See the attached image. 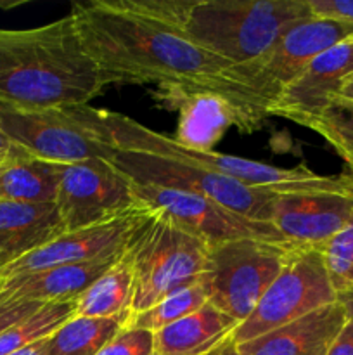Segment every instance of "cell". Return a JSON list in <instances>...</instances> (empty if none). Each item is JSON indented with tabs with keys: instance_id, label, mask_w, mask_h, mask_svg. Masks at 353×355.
<instances>
[{
	"instance_id": "obj_1",
	"label": "cell",
	"mask_w": 353,
	"mask_h": 355,
	"mask_svg": "<svg viewBox=\"0 0 353 355\" xmlns=\"http://www.w3.org/2000/svg\"><path fill=\"white\" fill-rule=\"evenodd\" d=\"M69 14L87 54L109 85L192 87L232 66L179 28L135 12L121 0L75 2Z\"/></svg>"
},
{
	"instance_id": "obj_2",
	"label": "cell",
	"mask_w": 353,
	"mask_h": 355,
	"mask_svg": "<svg viewBox=\"0 0 353 355\" xmlns=\"http://www.w3.org/2000/svg\"><path fill=\"white\" fill-rule=\"evenodd\" d=\"M109 87L71 14L24 30L0 28V103L30 110L87 106Z\"/></svg>"
},
{
	"instance_id": "obj_3",
	"label": "cell",
	"mask_w": 353,
	"mask_h": 355,
	"mask_svg": "<svg viewBox=\"0 0 353 355\" xmlns=\"http://www.w3.org/2000/svg\"><path fill=\"white\" fill-rule=\"evenodd\" d=\"M352 37L353 23L314 16L291 28L260 58L228 66L192 87L224 96L242 113L246 132L258 130L280 94L315 58Z\"/></svg>"
},
{
	"instance_id": "obj_4",
	"label": "cell",
	"mask_w": 353,
	"mask_h": 355,
	"mask_svg": "<svg viewBox=\"0 0 353 355\" xmlns=\"http://www.w3.org/2000/svg\"><path fill=\"white\" fill-rule=\"evenodd\" d=\"M92 116L102 130L104 137L114 148L189 159L211 172L220 173L256 191H266L273 194L353 191V175H345V173L320 175L305 166L282 168V166L266 165V163L239 158V156L221 155L215 151H196V149H187L176 144L170 135L151 130L125 114L92 107Z\"/></svg>"
},
{
	"instance_id": "obj_5",
	"label": "cell",
	"mask_w": 353,
	"mask_h": 355,
	"mask_svg": "<svg viewBox=\"0 0 353 355\" xmlns=\"http://www.w3.org/2000/svg\"><path fill=\"white\" fill-rule=\"evenodd\" d=\"M311 17L308 0H190L180 30L237 66L263 55L291 28Z\"/></svg>"
},
{
	"instance_id": "obj_6",
	"label": "cell",
	"mask_w": 353,
	"mask_h": 355,
	"mask_svg": "<svg viewBox=\"0 0 353 355\" xmlns=\"http://www.w3.org/2000/svg\"><path fill=\"white\" fill-rule=\"evenodd\" d=\"M208 250L206 241L172 215L141 201L123 252L134 272L132 314L147 311L175 290L199 283Z\"/></svg>"
},
{
	"instance_id": "obj_7",
	"label": "cell",
	"mask_w": 353,
	"mask_h": 355,
	"mask_svg": "<svg viewBox=\"0 0 353 355\" xmlns=\"http://www.w3.org/2000/svg\"><path fill=\"white\" fill-rule=\"evenodd\" d=\"M293 246L263 239H234L210 246L199 284L208 302L241 324L275 281Z\"/></svg>"
},
{
	"instance_id": "obj_8",
	"label": "cell",
	"mask_w": 353,
	"mask_h": 355,
	"mask_svg": "<svg viewBox=\"0 0 353 355\" xmlns=\"http://www.w3.org/2000/svg\"><path fill=\"white\" fill-rule=\"evenodd\" d=\"M0 132L28 155L59 165L109 159L113 153L89 106L30 110L0 103Z\"/></svg>"
},
{
	"instance_id": "obj_9",
	"label": "cell",
	"mask_w": 353,
	"mask_h": 355,
	"mask_svg": "<svg viewBox=\"0 0 353 355\" xmlns=\"http://www.w3.org/2000/svg\"><path fill=\"white\" fill-rule=\"evenodd\" d=\"M109 162L138 186H158L199 194L251 220L266 224L272 220V205L277 194L246 187L189 159L125 151L113 146Z\"/></svg>"
},
{
	"instance_id": "obj_10",
	"label": "cell",
	"mask_w": 353,
	"mask_h": 355,
	"mask_svg": "<svg viewBox=\"0 0 353 355\" xmlns=\"http://www.w3.org/2000/svg\"><path fill=\"white\" fill-rule=\"evenodd\" d=\"M338 302L318 250L294 248L255 311L232 333L237 345Z\"/></svg>"
},
{
	"instance_id": "obj_11",
	"label": "cell",
	"mask_w": 353,
	"mask_h": 355,
	"mask_svg": "<svg viewBox=\"0 0 353 355\" xmlns=\"http://www.w3.org/2000/svg\"><path fill=\"white\" fill-rule=\"evenodd\" d=\"M57 170L55 207L66 232L102 224L138 205L134 182L109 159L66 163L57 165Z\"/></svg>"
},
{
	"instance_id": "obj_12",
	"label": "cell",
	"mask_w": 353,
	"mask_h": 355,
	"mask_svg": "<svg viewBox=\"0 0 353 355\" xmlns=\"http://www.w3.org/2000/svg\"><path fill=\"white\" fill-rule=\"evenodd\" d=\"M134 193L142 203L165 210L179 224L199 236L210 246L234 239L284 243L272 224L242 217L224 205L199 194L138 184H134Z\"/></svg>"
},
{
	"instance_id": "obj_13",
	"label": "cell",
	"mask_w": 353,
	"mask_h": 355,
	"mask_svg": "<svg viewBox=\"0 0 353 355\" xmlns=\"http://www.w3.org/2000/svg\"><path fill=\"white\" fill-rule=\"evenodd\" d=\"M353 218V191L277 194L272 220L284 243L318 250Z\"/></svg>"
},
{
	"instance_id": "obj_14",
	"label": "cell",
	"mask_w": 353,
	"mask_h": 355,
	"mask_svg": "<svg viewBox=\"0 0 353 355\" xmlns=\"http://www.w3.org/2000/svg\"><path fill=\"white\" fill-rule=\"evenodd\" d=\"M137 208L138 205L127 214L102 224L64 232L47 245L24 255L23 259L0 269V279L52 269V267L118 259L125 252Z\"/></svg>"
},
{
	"instance_id": "obj_15",
	"label": "cell",
	"mask_w": 353,
	"mask_h": 355,
	"mask_svg": "<svg viewBox=\"0 0 353 355\" xmlns=\"http://www.w3.org/2000/svg\"><path fill=\"white\" fill-rule=\"evenodd\" d=\"M352 78L353 37L317 55L280 94L270 107L269 118H287L305 127L341 94Z\"/></svg>"
},
{
	"instance_id": "obj_16",
	"label": "cell",
	"mask_w": 353,
	"mask_h": 355,
	"mask_svg": "<svg viewBox=\"0 0 353 355\" xmlns=\"http://www.w3.org/2000/svg\"><path fill=\"white\" fill-rule=\"evenodd\" d=\"M159 97L179 111L173 141L187 149L213 151L230 127L246 132L242 113L220 94L196 87H158Z\"/></svg>"
},
{
	"instance_id": "obj_17",
	"label": "cell",
	"mask_w": 353,
	"mask_h": 355,
	"mask_svg": "<svg viewBox=\"0 0 353 355\" xmlns=\"http://www.w3.org/2000/svg\"><path fill=\"white\" fill-rule=\"evenodd\" d=\"M346 322L341 305H325L266 335L241 343L242 355H327Z\"/></svg>"
},
{
	"instance_id": "obj_18",
	"label": "cell",
	"mask_w": 353,
	"mask_h": 355,
	"mask_svg": "<svg viewBox=\"0 0 353 355\" xmlns=\"http://www.w3.org/2000/svg\"><path fill=\"white\" fill-rule=\"evenodd\" d=\"M120 259V257H118ZM118 259L61 266L0 279L2 302H69L82 297Z\"/></svg>"
},
{
	"instance_id": "obj_19",
	"label": "cell",
	"mask_w": 353,
	"mask_h": 355,
	"mask_svg": "<svg viewBox=\"0 0 353 355\" xmlns=\"http://www.w3.org/2000/svg\"><path fill=\"white\" fill-rule=\"evenodd\" d=\"M64 232L55 203L0 200V269Z\"/></svg>"
},
{
	"instance_id": "obj_20",
	"label": "cell",
	"mask_w": 353,
	"mask_h": 355,
	"mask_svg": "<svg viewBox=\"0 0 353 355\" xmlns=\"http://www.w3.org/2000/svg\"><path fill=\"white\" fill-rule=\"evenodd\" d=\"M239 321L206 302L192 314L154 333L158 355H203L235 331Z\"/></svg>"
},
{
	"instance_id": "obj_21",
	"label": "cell",
	"mask_w": 353,
	"mask_h": 355,
	"mask_svg": "<svg viewBox=\"0 0 353 355\" xmlns=\"http://www.w3.org/2000/svg\"><path fill=\"white\" fill-rule=\"evenodd\" d=\"M57 165L17 149L0 165V200L55 203L59 186Z\"/></svg>"
},
{
	"instance_id": "obj_22",
	"label": "cell",
	"mask_w": 353,
	"mask_h": 355,
	"mask_svg": "<svg viewBox=\"0 0 353 355\" xmlns=\"http://www.w3.org/2000/svg\"><path fill=\"white\" fill-rule=\"evenodd\" d=\"M132 312L113 318L73 315L47 338V355H97L130 324Z\"/></svg>"
},
{
	"instance_id": "obj_23",
	"label": "cell",
	"mask_w": 353,
	"mask_h": 355,
	"mask_svg": "<svg viewBox=\"0 0 353 355\" xmlns=\"http://www.w3.org/2000/svg\"><path fill=\"white\" fill-rule=\"evenodd\" d=\"M134 272L127 257L121 255L82 297L76 298L78 318H113L132 312Z\"/></svg>"
},
{
	"instance_id": "obj_24",
	"label": "cell",
	"mask_w": 353,
	"mask_h": 355,
	"mask_svg": "<svg viewBox=\"0 0 353 355\" xmlns=\"http://www.w3.org/2000/svg\"><path fill=\"white\" fill-rule=\"evenodd\" d=\"M76 300L48 302L37 312L7 328L0 335V355H9L23 350L33 343L47 340L75 315Z\"/></svg>"
},
{
	"instance_id": "obj_25",
	"label": "cell",
	"mask_w": 353,
	"mask_h": 355,
	"mask_svg": "<svg viewBox=\"0 0 353 355\" xmlns=\"http://www.w3.org/2000/svg\"><path fill=\"white\" fill-rule=\"evenodd\" d=\"M208 302L203 288L199 283L189 284L180 290H175L173 293L166 295L165 298L149 307L147 311L132 314L130 328L145 329V331L158 333L159 329L180 321L185 315L192 314L197 309L203 307Z\"/></svg>"
},
{
	"instance_id": "obj_26",
	"label": "cell",
	"mask_w": 353,
	"mask_h": 355,
	"mask_svg": "<svg viewBox=\"0 0 353 355\" xmlns=\"http://www.w3.org/2000/svg\"><path fill=\"white\" fill-rule=\"evenodd\" d=\"M305 127L320 135L341 156L353 173V101L336 97Z\"/></svg>"
},
{
	"instance_id": "obj_27",
	"label": "cell",
	"mask_w": 353,
	"mask_h": 355,
	"mask_svg": "<svg viewBox=\"0 0 353 355\" xmlns=\"http://www.w3.org/2000/svg\"><path fill=\"white\" fill-rule=\"evenodd\" d=\"M329 281L338 295L353 288V218L318 248Z\"/></svg>"
},
{
	"instance_id": "obj_28",
	"label": "cell",
	"mask_w": 353,
	"mask_h": 355,
	"mask_svg": "<svg viewBox=\"0 0 353 355\" xmlns=\"http://www.w3.org/2000/svg\"><path fill=\"white\" fill-rule=\"evenodd\" d=\"M154 333L125 328L97 355H154Z\"/></svg>"
},
{
	"instance_id": "obj_29",
	"label": "cell",
	"mask_w": 353,
	"mask_h": 355,
	"mask_svg": "<svg viewBox=\"0 0 353 355\" xmlns=\"http://www.w3.org/2000/svg\"><path fill=\"white\" fill-rule=\"evenodd\" d=\"M308 3L315 17L353 23V0H308Z\"/></svg>"
},
{
	"instance_id": "obj_30",
	"label": "cell",
	"mask_w": 353,
	"mask_h": 355,
	"mask_svg": "<svg viewBox=\"0 0 353 355\" xmlns=\"http://www.w3.org/2000/svg\"><path fill=\"white\" fill-rule=\"evenodd\" d=\"M44 304L38 302H2L0 300V335L10 328L12 324L19 322L21 319L28 318Z\"/></svg>"
},
{
	"instance_id": "obj_31",
	"label": "cell",
	"mask_w": 353,
	"mask_h": 355,
	"mask_svg": "<svg viewBox=\"0 0 353 355\" xmlns=\"http://www.w3.org/2000/svg\"><path fill=\"white\" fill-rule=\"evenodd\" d=\"M327 355H353V321H346Z\"/></svg>"
},
{
	"instance_id": "obj_32",
	"label": "cell",
	"mask_w": 353,
	"mask_h": 355,
	"mask_svg": "<svg viewBox=\"0 0 353 355\" xmlns=\"http://www.w3.org/2000/svg\"><path fill=\"white\" fill-rule=\"evenodd\" d=\"M203 355H242V354L239 352L237 343L234 342V338H232V335H230L228 338H225L220 345H217L215 349H211L210 352H206Z\"/></svg>"
},
{
	"instance_id": "obj_33",
	"label": "cell",
	"mask_w": 353,
	"mask_h": 355,
	"mask_svg": "<svg viewBox=\"0 0 353 355\" xmlns=\"http://www.w3.org/2000/svg\"><path fill=\"white\" fill-rule=\"evenodd\" d=\"M338 304L341 305L345 311L346 321H353V288L352 290L345 291V293L338 295Z\"/></svg>"
},
{
	"instance_id": "obj_34",
	"label": "cell",
	"mask_w": 353,
	"mask_h": 355,
	"mask_svg": "<svg viewBox=\"0 0 353 355\" xmlns=\"http://www.w3.org/2000/svg\"><path fill=\"white\" fill-rule=\"evenodd\" d=\"M17 149H19V148H16V146H14L12 142H10L9 139H7L6 135L0 132V165H2V163L6 162L9 156H12L14 153L17 151Z\"/></svg>"
},
{
	"instance_id": "obj_35",
	"label": "cell",
	"mask_w": 353,
	"mask_h": 355,
	"mask_svg": "<svg viewBox=\"0 0 353 355\" xmlns=\"http://www.w3.org/2000/svg\"><path fill=\"white\" fill-rule=\"evenodd\" d=\"M9 355H47V340H42V342L33 343V345L26 347V349L17 350V352Z\"/></svg>"
},
{
	"instance_id": "obj_36",
	"label": "cell",
	"mask_w": 353,
	"mask_h": 355,
	"mask_svg": "<svg viewBox=\"0 0 353 355\" xmlns=\"http://www.w3.org/2000/svg\"><path fill=\"white\" fill-rule=\"evenodd\" d=\"M338 97H341V99H346V101H353V82L346 83L345 89L341 90V94H339Z\"/></svg>"
},
{
	"instance_id": "obj_37",
	"label": "cell",
	"mask_w": 353,
	"mask_h": 355,
	"mask_svg": "<svg viewBox=\"0 0 353 355\" xmlns=\"http://www.w3.org/2000/svg\"><path fill=\"white\" fill-rule=\"evenodd\" d=\"M350 82H353V78H352V80H350Z\"/></svg>"
},
{
	"instance_id": "obj_38",
	"label": "cell",
	"mask_w": 353,
	"mask_h": 355,
	"mask_svg": "<svg viewBox=\"0 0 353 355\" xmlns=\"http://www.w3.org/2000/svg\"><path fill=\"white\" fill-rule=\"evenodd\" d=\"M154 355H158V354H154Z\"/></svg>"
}]
</instances>
